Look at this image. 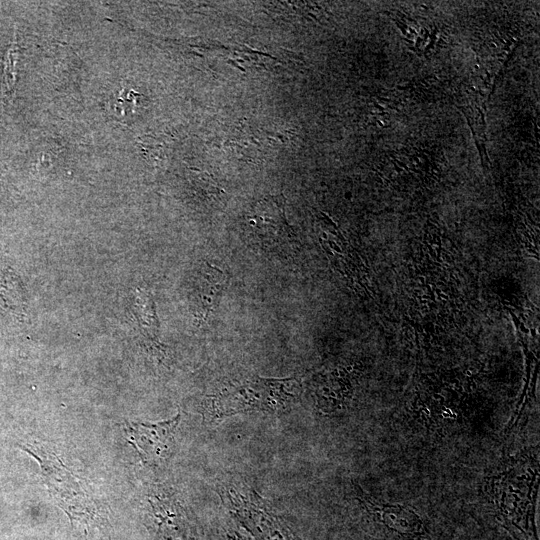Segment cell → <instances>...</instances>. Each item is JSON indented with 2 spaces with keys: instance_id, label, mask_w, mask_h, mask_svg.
I'll return each instance as SVG.
<instances>
[{
  "instance_id": "1",
  "label": "cell",
  "mask_w": 540,
  "mask_h": 540,
  "mask_svg": "<svg viewBox=\"0 0 540 540\" xmlns=\"http://www.w3.org/2000/svg\"><path fill=\"white\" fill-rule=\"evenodd\" d=\"M296 392L295 379L253 377L213 395L205 414L213 421L250 411L279 413L290 407Z\"/></svg>"
},
{
  "instance_id": "3",
  "label": "cell",
  "mask_w": 540,
  "mask_h": 540,
  "mask_svg": "<svg viewBox=\"0 0 540 540\" xmlns=\"http://www.w3.org/2000/svg\"><path fill=\"white\" fill-rule=\"evenodd\" d=\"M38 462L53 498L70 515H91L93 503L86 489L47 447L39 443L20 446Z\"/></svg>"
},
{
  "instance_id": "4",
  "label": "cell",
  "mask_w": 540,
  "mask_h": 540,
  "mask_svg": "<svg viewBox=\"0 0 540 540\" xmlns=\"http://www.w3.org/2000/svg\"><path fill=\"white\" fill-rule=\"evenodd\" d=\"M179 421L180 414L161 422L126 423L127 440L137 451L142 463L158 466L171 457Z\"/></svg>"
},
{
  "instance_id": "6",
  "label": "cell",
  "mask_w": 540,
  "mask_h": 540,
  "mask_svg": "<svg viewBox=\"0 0 540 540\" xmlns=\"http://www.w3.org/2000/svg\"><path fill=\"white\" fill-rule=\"evenodd\" d=\"M365 508L390 531L406 540H417L424 533L421 519L416 513L401 505H378L362 497Z\"/></svg>"
},
{
  "instance_id": "7",
  "label": "cell",
  "mask_w": 540,
  "mask_h": 540,
  "mask_svg": "<svg viewBox=\"0 0 540 540\" xmlns=\"http://www.w3.org/2000/svg\"><path fill=\"white\" fill-rule=\"evenodd\" d=\"M150 504L161 540H191L188 522L177 502L156 496Z\"/></svg>"
},
{
  "instance_id": "5",
  "label": "cell",
  "mask_w": 540,
  "mask_h": 540,
  "mask_svg": "<svg viewBox=\"0 0 540 540\" xmlns=\"http://www.w3.org/2000/svg\"><path fill=\"white\" fill-rule=\"evenodd\" d=\"M227 277L217 266L202 262L196 272L191 301L194 315L199 322H207L216 309Z\"/></svg>"
},
{
  "instance_id": "8",
  "label": "cell",
  "mask_w": 540,
  "mask_h": 540,
  "mask_svg": "<svg viewBox=\"0 0 540 540\" xmlns=\"http://www.w3.org/2000/svg\"><path fill=\"white\" fill-rule=\"evenodd\" d=\"M3 172H4V166H3V164L0 162V176L3 175Z\"/></svg>"
},
{
  "instance_id": "2",
  "label": "cell",
  "mask_w": 540,
  "mask_h": 540,
  "mask_svg": "<svg viewBox=\"0 0 540 540\" xmlns=\"http://www.w3.org/2000/svg\"><path fill=\"white\" fill-rule=\"evenodd\" d=\"M248 241L258 250L288 256L298 247L296 234L285 215V198L269 195L257 201L245 217Z\"/></svg>"
}]
</instances>
